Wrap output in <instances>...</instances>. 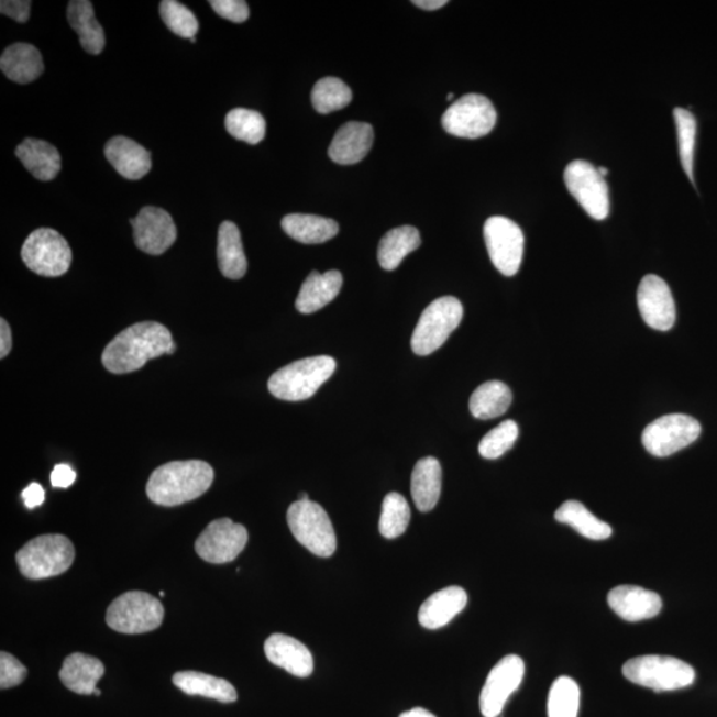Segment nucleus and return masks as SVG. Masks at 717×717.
Segmentation results:
<instances>
[{"label":"nucleus","instance_id":"obj_40","mask_svg":"<svg viewBox=\"0 0 717 717\" xmlns=\"http://www.w3.org/2000/svg\"><path fill=\"white\" fill-rule=\"evenodd\" d=\"M159 15L166 27L184 40H194L200 29L194 12L176 0H164L159 4Z\"/></svg>","mask_w":717,"mask_h":717},{"label":"nucleus","instance_id":"obj_36","mask_svg":"<svg viewBox=\"0 0 717 717\" xmlns=\"http://www.w3.org/2000/svg\"><path fill=\"white\" fill-rule=\"evenodd\" d=\"M581 691L577 682L569 676H561L553 683L548 697L549 717H577Z\"/></svg>","mask_w":717,"mask_h":717},{"label":"nucleus","instance_id":"obj_1","mask_svg":"<svg viewBox=\"0 0 717 717\" xmlns=\"http://www.w3.org/2000/svg\"><path fill=\"white\" fill-rule=\"evenodd\" d=\"M176 351L170 331L157 322H141L125 329L102 352L101 361L112 374H130L151 358Z\"/></svg>","mask_w":717,"mask_h":717},{"label":"nucleus","instance_id":"obj_13","mask_svg":"<svg viewBox=\"0 0 717 717\" xmlns=\"http://www.w3.org/2000/svg\"><path fill=\"white\" fill-rule=\"evenodd\" d=\"M489 257L497 271L514 277L520 271L525 239L520 227L507 217H490L484 225Z\"/></svg>","mask_w":717,"mask_h":717},{"label":"nucleus","instance_id":"obj_52","mask_svg":"<svg viewBox=\"0 0 717 717\" xmlns=\"http://www.w3.org/2000/svg\"><path fill=\"white\" fill-rule=\"evenodd\" d=\"M93 695H96V696H100V695H101L100 690H99V688H96Z\"/></svg>","mask_w":717,"mask_h":717},{"label":"nucleus","instance_id":"obj_4","mask_svg":"<svg viewBox=\"0 0 717 717\" xmlns=\"http://www.w3.org/2000/svg\"><path fill=\"white\" fill-rule=\"evenodd\" d=\"M15 559L25 578L46 580L66 573L73 566L75 548L66 536H40L25 543Z\"/></svg>","mask_w":717,"mask_h":717},{"label":"nucleus","instance_id":"obj_2","mask_svg":"<svg viewBox=\"0 0 717 717\" xmlns=\"http://www.w3.org/2000/svg\"><path fill=\"white\" fill-rule=\"evenodd\" d=\"M213 479L214 471L205 461H172L152 473L146 495L162 507H177L201 497Z\"/></svg>","mask_w":717,"mask_h":717},{"label":"nucleus","instance_id":"obj_46","mask_svg":"<svg viewBox=\"0 0 717 717\" xmlns=\"http://www.w3.org/2000/svg\"><path fill=\"white\" fill-rule=\"evenodd\" d=\"M22 497L25 507L29 509H34L36 507H41V505L44 503V499H46V493H44L42 485L34 483L23 490Z\"/></svg>","mask_w":717,"mask_h":717},{"label":"nucleus","instance_id":"obj_15","mask_svg":"<svg viewBox=\"0 0 717 717\" xmlns=\"http://www.w3.org/2000/svg\"><path fill=\"white\" fill-rule=\"evenodd\" d=\"M525 675V663L520 657L501 659L489 672L479 695V709L484 717H498L511 694L520 687Z\"/></svg>","mask_w":717,"mask_h":717},{"label":"nucleus","instance_id":"obj_6","mask_svg":"<svg viewBox=\"0 0 717 717\" xmlns=\"http://www.w3.org/2000/svg\"><path fill=\"white\" fill-rule=\"evenodd\" d=\"M287 523L296 540L309 552L329 559L337 550V534L326 510L319 504L297 501L287 510Z\"/></svg>","mask_w":717,"mask_h":717},{"label":"nucleus","instance_id":"obj_42","mask_svg":"<svg viewBox=\"0 0 717 717\" xmlns=\"http://www.w3.org/2000/svg\"><path fill=\"white\" fill-rule=\"evenodd\" d=\"M25 676H27V669L14 655L2 651L0 654V688L8 690L19 686Z\"/></svg>","mask_w":717,"mask_h":717},{"label":"nucleus","instance_id":"obj_12","mask_svg":"<svg viewBox=\"0 0 717 717\" xmlns=\"http://www.w3.org/2000/svg\"><path fill=\"white\" fill-rule=\"evenodd\" d=\"M563 178H565L570 195L578 201L582 209L592 219L597 221L607 219L610 213L608 187L605 177L599 175L594 165L584 159H577L566 166Z\"/></svg>","mask_w":717,"mask_h":717},{"label":"nucleus","instance_id":"obj_7","mask_svg":"<svg viewBox=\"0 0 717 717\" xmlns=\"http://www.w3.org/2000/svg\"><path fill=\"white\" fill-rule=\"evenodd\" d=\"M463 317V305L457 298L443 297L433 300L421 313L413 331L411 345L415 354L427 356L439 350L459 328Z\"/></svg>","mask_w":717,"mask_h":717},{"label":"nucleus","instance_id":"obj_14","mask_svg":"<svg viewBox=\"0 0 717 717\" xmlns=\"http://www.w3.org/2000/svg\"><path fill=\"white\" fill-rule=\"evenodd\" d=\"M249 533L241 523L230 518L211 521L197 538L195 548L203 561L222 565L232 562L245 549Z\"/></svg>","mask_w":717,"mask_h":717},{"label":"nucleus","instance_id":"obj_37","mask_svg":"<svg viewBox=\"0 0 717 717\" xmlns=\"http://www.w3.org/2000/svg\"><path fill=\"white\" fill-rule=\"evenodd\" d=\"M227 131L247 144H260L265 139L266 121L260 112L236 108L225 119Z\"/></svg>","mask_w":717,"mask_h":717},{"label":"nucleus","instance_id":"obj_9","mask_svg":"<svg viewBox=\"0 0 717 717\" xmlns=\"http://www.w3.org/2000/svg\"><path fill=\"white\" fill-rule=\"evenodd\" d=\"M22 260L31 272L43 277H60L69 271L73 252L64 236L54 229L32 232L22 247Z\"/></svg>","mask_w":717,"mask_h":717},{"label":"nucleus","instance_id":"obj_43","mask_svg":"<svg viewBox=\"0 0 717 717\" xmlns=\"http://www.w3.org/2000/svg\"><path fill=\"white\" fill-rule=\"evenodd\" d=\"M209 4L217 14L233 23L246 22L250 15L249 5L243 0H210Z\"/></svg>","mask_w":717,"mask_h":717},{"label":"nucleus","instance_id":"obj_22","mask_svg":"<svg viewBox=\"0 0 717 717\" xmlns=\"http://www.w3.org/2000/svg\"><path fill=\"white\" fill-rule=\"evenodd\" d=\"M106 157L120 176L140 179L148 175L152 168L151 153L128 137L118 136L108 141Z\"/></svg>","mask_w":717,"mask_h":717},{"label":"nucleus","instance_id":"obj_18","mask_svg":"<svg viewBox=\"0 0 717 717\" xmlns=\"http://www.w3.org/2000/svg\"><path fill=\"white\" fill-rule=\"evenodd\" d=\"M608 606L627 622L651 619L662 610V598L643 587L624 585L613 588L607 595Z\"/></svg>","mask_w":717,"mask_h":717},{"label":"nucleus","instance_id":"obj_34","mask_svg":"<svg viewBox=\"0 0 717 717\" xmlns=\"http://www.w3.org/2000/svg\"><path fill=\"white\" fill-rule=\"evenodd\" d=\"M555 520L566 523L581 536L588 540L602 541L607 540L613 534L610 525L600 521L588 510L584 504L578 501H566L555 511Z\"/></svg>","mask_w":717,"mask_h":717},{"label":"nucleus","instance_id":"obj_8","mask_svg":"<svg viewBox=\"0 0 717 717\" xmlns=\"http://www.w3.org/2000/svg\"><path fill=\"white\" fill-rule=\"evenodd\" d=\"M165 616L162 602L144 592H128L107 610V625L121 633H144L158 629Z\"/></svg>","mask_w":717,"mask_h":717},{"label":"nucleus","instance_id":"obj_16","mask_svg":"<svg viewBox=\"0 0 717 717\" xmlns=\"http://www.w3.org/2000/svg\"><path fill=\"white\" fill-rule=\"evenodd\" d=\"M640 316L649 328L669 331L674 328L676 307L670 287L658 275L649 274L640 282L638 289Z\"/></svg>","mask_w":717,"mask_h":717},{"label":"nucleus","instance_id":"obj_41","mask_svg":"<svg viewBox=\"0 0 717 717\" xmlns=\"http://www.w3.org/2000/svg\"><path fill=\"white\" fill-rule=\"evenodd\" d=\"M518 426L514 420L503 421L492 429L478 445V452L484 459L496 460L514 448L518 439Z\"/></svg>","mask_w":717,"mask_h":717},{"label":"nucleus","instance_id":"obj_24","mask_svg":"<svg viewBox=\"0 0 717 717\" xmlns=\"http://www.w3.org/2000/svg\"><path fill=\"white\" fill-rule=\"evenodd\" d=\"M343 285L342 274L330 271L324 274L312 272L304 282L296 307L299 312L312 313L323 309L338 297Z\"/></svg>","mask_w":717,"mask_h":717},{"label":"nucleus","instance_id":"obj_38","mask_svg":"<svg viewBox=\"0 0 717 717\" xmlns=\"http://www.w3.org/2000/svg\"><path fill=\"white\" fill-rule=\"evenodd\" d=\"M409 522H411V509L407 499L399 493H389L383 501L379 522L382 536L394 540L406 533Z\"/></svg>","mask_w":717,"mask_h":717},{"label":"nucleus","instance_id":"obj_29","mask_svg":"<svg viewBox=\"0 0 717 717\" xmlns=\"http://www.w3.org/2000/svg\"><path fill=\"white\" fill-rule=\"evenodd\" d=\"M217 258L223 277L234 280L245 277L247 260L243 252L240 229L232 221L221 223Z\"/></svg>","mask_w":717,"mask_h":717},{"label":"nucleus","instance_id":"obj_35","mask_svg":"<svg viewBox=\"0 0 717 717\" xmlns=\"http://www.w3.org/2000/svg\"><path fill=\"white\" fill-rule=\"evenodd\" d=\"M351 100L350 87L338 78L320 79L312 88V107L322 114L341 111L350 104Z\"/></svg>","mask_w":717,"mask_h":717},{"label":"nucleus","instance_id":"obj_20","mask_svg":"<svg viewBox=\"0 0 717 717\" xmlns=\"http://www.w3.org/2000/svg\"><path fill=\"white\" fill-rule=\"evenodd\" d=\"M265 654L268 662L286 670L298 677H307L313 671V658L309 649L298 639L273 633L265 642Z\"/></svg>","mask_w":717,"mask_h":717},{"label":"nucleus","instance_id":"obj_26","mask_svg":"<svg viewBox=\"0 0 717 717\" xmlns=\"http://www.w3.org/2000/svg\"><path fill=\"white\" fill-rule=\"evenodd\" d=\"M15 155L21 159L24 168L41 181H51L62 169L60 153L47 141L25 139L18 146Z\"/></svg>","mask_w":717,"mask_h":717},{"label":"nucleus","instance_id":"obj_10","mask_svg":"<svg viewBox=\"0 0 717 717\" xmlns=\"http://www.w3.org/2000/svg\"><path fill=\"white\" fill-rule=\"evenodd\" d=\"M497 121L496 108L483 95L470 93L454 101L444 113V130L456 137L479 139L493 131Z\"/></svg>","mask_w":717,"mask_h":717},{"label":"nucleus","instance_id":"obj_49","mask_svg":"<svg viewBox=\"0 0 717 717\" xmlns=\"http://www.w3.org/2000/svg\"><path fill=\"white\" fill-rule=\"evenodd\" d=\"M399 717H437L432 713L424 708H413L407 710V713L401 714Z\"/></svg>","mask_w":717,"mask_h":717},{"label":"nucleus","instance_id":"obj_48","mask_svg":"<svg viewBox=\"0 0 717 717\" xmlns=\"http://www.w3.org/2000/svg\"><path fill=\"white\" fill-rule=\"evenodd\" d=\"M412 4L427 11H434L444 8L446 0H413Z\"/></svg>","mask_w":717,"mask_h":717},{"label":"nucleus","instance_id":"obj_27","mask_svg":"<svg viewBox=\"0 0 717 717\" xmlns=\"http://www.w3.org/2000/svg\"><path fill=\"white\" fill-rule=\"evenodd\" d=\"M443 471L438 459L424 457L415 465L411 479V492L416 508L420 511H431L437 507L441 495Z\"/></svg>","mask_w":717,"mask_h":717},{"label":"nucleus","instance_id":"obj_19","mask_svg":"<svg viewBox=\"0 0 717 717\" xmlns=\"http://www.w3.org/2000/svg\"><path fill=\"white\" fill-rule=\"evenodd\" d=\"M374 144V128L367 123L350 121L339 128L331 141L329 156L339 165L361 163Z\"/></svg>","mask_w":717,"mask_h":717},{"label":"nucleus","instance_id":"obj_28","mask_svg":"<svg viewBox=\"0 0 717 717\" xmlns=\"http://www.w3.org/2000/svg\"><path fill=\"white\" fill-rule=\"evenodd\" d=\"M67 19L70 27L79 35L81 47L88 54L99 55L104 51V30L96 21L91 2H88V0H73V2H69Z\"/></svg>","mask_w":717,"mask_h":717},{"label":"nucleus","instance_id":"obj_51","mask_svg":"<svg viewBox=\"0 0 717 717\" xmlns=\"http://www.w3.org/2000/svg\"><path fill=\"white\" fill-rule=\"evenodd\" d=\"M597 169H598L599 175H600L602 177H606V176L608 175V169H607V168H604V166H600V168H597Z\"/></svg>","mask_w":717,"mask_h":717},{"label":"nucleus","instance_id":"obj_53","mask_svg":"<svg viewBox=\"0 0 717 717\" xmlns=\"http://www.w3.org/2000/svg\"><path fill=\"white\" fill-rule=\"evenodd\" d=\"M453 98H454L453 93H450V95L446 96L448 100H452Z\"/></svg>","mask_w":717,"mask_h":717},{"label":"nucleus","instance_id":"obj_11","mask_svg":"<svg viewBox=\"0 0 717 717\" xmlns=\"http://www.w3.org/2000/svg\"><path fill=\"white\" fill-rule=\"evenodd\" d=\"M699 421L688 415L663 416L646 427L642 443L657 457H668L693 444L701 437Z\"/></svg>","mask_w":717,"mask_h":717},{"label":"nucleus","instance_id":"obj_50","mask_svg":"<svg viewBox=\"0 0 717 717\" xmlns=\"http://www.w3.org/2000/svg\"><path fill=\"white\" fill-rule=\"evenodd\" d=\"M309 495L307 493H300L298 501H309Z\"/></svg>","mask_w":717,"mask_h":717},{"label":"nucleus","instance_id":"obj_31","mask_svg":"<svg viewBox=\"0 0 717 717\" xmlns=\"http://www.w3.org/2000/svg\"><path fill=\"white\" fill-rule=\"evenodd\" d=\"M285 233L300 243L328 242L339 233V225L334 220L312 214H289L282 220Z\"/></svg>","mask_w":717,"mask_h":717},{"label":"nucleus","instance_id":"obj_5","mask_svg":"<svg viewBox=\"0 0 717 717\" xmlns=\"http://www.w3.org/2000/svg\"><path fill=\"white\" fill-rule=\"evenodd\" d=\"M624 675L638 686L657 693L691 686L695 682V670L674 657L643 655L630 659L624 665Z\"/></svg>","mask_w":717,"mask_h":717},{"label":"nucleus","instance_id":"obj_47","mask_svg":"<svg viewBox=\"0 0 717 717\" xmlns=\"http://www.w3.org/2000/svg\"><path fill=\"white\" fill-rule=\"evenodd\" d=\"M12 348L11 329L5 319H0V357L4 358L10 354Z\"/></svg>","mask_w":717,"mask_h":717},{"label":"nucleus","instance_id":"obj_17","mask_svg":"<svg viewBox=\"0 0 717 717\" xmlns=\"http://www.w3.org/2000/svg\"><path fill=\"white\" fill-rule=\"evenodd\" d=\"M136 246L146 254L159 255L166 252L177 239L175 221L168 211L155 207L140 210L131 220Z\"/></svg>","mask_w":717,"mask_h":717},{"label":"nucleus","instance_id":"obj_39","mask_svg":"<svg viewBox=\"0 0 717 717\" xmlns=\"http://www.w3.org/2000/svg\"><path fill=\"white\" fill-rule=\"evenodd\" d=\"M674 119L677 131L679 156L683 170L686 172L690 181H694V155L696 143V119L693 113L683 108H675Z\"/></svg>","mask_w":717,"mask_h":717},{"label":"nucleus","instance_id":"obj_21","mask_svg":"<svg viewBox=\"0 0 717 717\" xmlns=\"http://www.w3.org/2000/svg\"><path fill=\"white\" fill-rule=\"evenodd\" d=\"M468 604V594L463 587L450 586L429 597L419 610V622L428 630H438L456 618Z\"/></svg>","mask_w":717,"mask_h":717},{"label":"nucleus","instance_id":"obj_25","mask_svg":"<svg viewBox=\"0 0 717 717\" xmlns=\"http://www.w3.org/2000/svg\"><path fill=\"white\" fill-rule=\"evenodd\" d=\"M0 69L10 80L29 85L43 74V57L32 44H12L0 57Z\"/></svg>","mask_w":717,"mask_h":717},{"label":"nucleus","instance_id":"obj_32","mask_svg":"<svg viewBox=\"0 0 717 717\" xmlns=\"http://www.w3.org/2000/svg\"><path fill=\"white\" fill-rule=\"evenodd\" d=\"M421 245L419 230L413 227H400L383 236L377 260L384 271L393 272L398 268L408 254L415 252Z\"/></svg>","mask_w":717,"mask_h":717},{"label":"nucleus","instance_id":"obj_23","mask_svg":"<svg viewBox=\"0 0 717 717\" xmlns=\"http://www.w3.org/2000/svg\"><path fill=\"white\" fill-rule=\"evenodd\" d=\"M104 672V664L98 658L75 652L64 659L59 676L64 686L73 693L93 695L96 684Z\"/></svg>","mask_w":717,"mask_h":717},{"label":"nucleus","instance_id":"obj_33","mask_svg":"<svg viewBox=\"0 0 717 717\" xmlns=\"http://www.w3.org/2000/svg\"><path fill=\"white\" fill-rule=\"evenodd\" d=\"M514 395L507 384L498 380L486 382L471 396V413L478 420L496 419L508 411Z\"/></svg>","mask_w":717,"mask_h":717},{"label":"nucleus","instance_id":"obj_44","mask_svg":"<svg viewBox=\"0 0 717 717\" xmlns=\"http://www.w3.org/2000/svg\"><path fill=\"white\" fill-rule=\"evenodd\" d=\"M31 4L30 0H2L0 11L18 23H25L30 19Z\"/></svg>","mask_w":717,"mask_h":717},{"label":"nucleus","instance_id":"obj_30","mask_svg":"<svg viewBox=\"0 0 717 717\" xmlns=\"http://www.w3.org/2000/svg\"><path fill=\"white\" fill-rule=\"evenodd\" d=\"M173 684L187 695L209 697L221 703L236 701V691L232 683L197 671H179L173 675Z\"/></svg>","mask_w":717,"mask_h":717},{"label":"nucleus","instance_id":"obj_45","mask_svg":"<svg viewBox=\"0 0 717 717\" xmlns=\"http://www.w3.org/2000/svg\"><path fill=\"white\" fill-rule=\"evenodd\" d=\"M76 472L69 465H56L53 473H51V484L54 488L67 489L75 483Z\"/></svg>","mask_w":717,"mask_h":717},{"label":"nucleus","instance_id":"obj_3","mask_svg":"<svg viewBox=\"0 0 717 717\" xmlns=\"http://www.w3.org/2000/svg\"><path fill=\"white\" fill-rule=\"evenodd\" d=\"M337 362L331 356H312L282 367L268 379V390L285 401L310 399L335 373Z\"/></svg>","mask_w":717,"mask_h":717}]
</instances>
